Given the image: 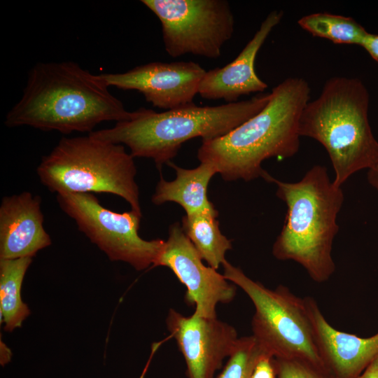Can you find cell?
<instances>
[{"label": "cell", "mask_w": 378, "mask_h": 378, "mask_svg": "<svg viewBox=\"0 0 378 378\" xmlns=\"http://www.w3.org/2000/svg\"><path fill=\"white\" fill-rule=\"evenodd\" d=\"M135 115L136 111H127L97 75L77 63L41 62L29 71L22 96L7 113L5 125L89 134L102 122Z\"/></svg>", "instance_id": "1"}, {"label": "cell", "mask_w": 378, "mask_h": 378, "mask_svg": "<svg viewBox=\"0 0 378 378\" xmlns=\"http://www.w3.org/2000/svg\"><path fill=\"white\" fill-rule=\"evenodd\" d=\"M309 94L306 80L286 78L272 89L269 102L258 113L223 136L202 141L198 160L214 165L225 181L261 177L263 161L298 153L300 118Z\"/></svg>", "instance_id": "2"}, {"label": "cell", "mask_w": 378, "mask_h": 378, "mask_svg": "<svg viewBox=\"0 0 378 378\" xmlns=\"http://www.w3.org/2000/svg\"><path fill=\"white\" fill-rule=\"evenodd\" d=\"M261 177L276 186V195L287 206L273 255L298 262L317 283L328 281L335 271L332 248L344 202L342 187L330 181L322 165L312 167L297 182L281 181L265 170Z\"/></svg>", "instance_id": "3"}, {"label": "cell", "mask_w": 378, "mask_h": 378, "mask_svg": "<svg viewBox=\"0 0 378 378\" xmlns=\"http://www.w3.org/2000/svg\"><path fill=\"white\" fill-rule=\"evenodd\" d=\"M270 98L268 93L215 106H197L193 103L161 113L140 108L134 118L88 134L126 145L134 158H150L160 171L186 141L197 137L206 141L228 134L261 111Z\"/></svg>", "instance_id": "4"}, {"label": "cell", "mask_w": 378, "mask_h": 378, "mask_svg": "<svg viewBox=\"0 0 378 378\" xmlns=\"http://www.w3.org/2000/svg\"><path fill=\"white\" fill-rule=\"evenodd\" d=\"M369 99L360 80L336 76L325 83L320 95L302 112L300 135L326 148L335 173L332 181L339 187L378 160V141L368 120Z\"/></svg>", "instance_id": "5"}, {"label": "cell", "mask_w": 378, "mask_h": 378, "mask_svg": "<svg viewBox=\"0 0 378 378\" xmlns=\"http://www.w3.org/2000/svg\"><path fill=\"white\" fill-rule=\"evenodd\" d=\"M36 174L50 192L110 193L142 214L134 158L122 144L90 134L63 137L42 158Z\"/></svg>", "instance_id": "6"}, {"label": "cell", "mask_w": 378, "mask_h": 378, "mask_svg": "<svg viewBox=\"0 0 378 378\" xmlns=\"http://www.w3.org/2000/svg\"><path fill=\"white\" fill-rule=\"evenodd\" d=\"M222 266L225 277L239 286L254 306L252 335L264 351L273 358L304 360L327 372L304 298L296 296L282 285L270 289L227 260Z\"/></svg>", "instance_id": "7"}, {"label": "cell", "mask_w": 378, "mask_h": 378, "mask_svg": "<svg viewBox=\"0 0 378 378\" xmlns=\"http://www.w3.org/2000/svg\"><path fill=\"white\" fill-rule=\"evenodd\" d=\"M60 209L111 261H122L141 271L154 265L165 241L145 240L139 234L142 214L131 209L117 213L103 206L91 192L56 195Z\"/></svg>", "instance_id": "8"}, {"label": "cell", "mask_w": 378, "mask_h": 378, "mask_svg": "<svg viewBox=\"0 0 378 378\" xmlns=\"http://www.w3.org/2000/svg\"><path fill=\"white\" fill-rule=\"evenodd\" d=\"M159 19L164 49L172 57L187 54L218 58L234 31L226 0H142Z\"/></svg>", "instance_id": "9"}, {"label": "cell", "mask_w": 378, "mask_h": 378, "mask_svg": "<svg viewBox=\"0 0 378 378\" xmlns=\"http://www.w3.org/2000/svg\"><path fill=\"white\" fill-rule=\"evenodd\" d=\"M169 268L186 287V300L195 305L193 315L217 318L219 303H229L236 295L237 286L216 270L206 267L178 222L169 228V237L153 267Z\"/></svg>", "instance_id": "10"}, {"label": "cell", "mask_w": 378, "mask_h": 378, "mask_svg": "<svg viewBox=\"0 0 378 378\" xmlns=\"http://www.w3.org/2000/svg\"><path fill=\"white\" fill-rule=\"evenodd\" d=\"M206 71L194 62H155L125 73L97 76L108 87L137 90L153 106L169 111L194 103Z\"/></svg>", "instance_id": "11"}, {"label": "cell", "mask_w": 378, "mask_h": 378, "mask_svg": "<svg viewBox=\"0 0 378 378\" xmlns=\"http://www.w3.org/2000/svg\"><path fill=\"white\" fill-rule=\"evenodd\" d=\"M166 326L184 357L188 378H215L239 338L232 326L217 318L185 316L174 309Z\"/></svg>", "instance_id": "12"}, {"label": "cell", "mask_w": 378, "mask_h": 378, "mask_svg": "<svg viewBox=\"0 0 378 378\" xmlns=\"http://www.w3.org/2000/svg\"><path fill=\"white\" fill-rule=\"evenodd\" d=\"M316 344L331 378H357L378 356V332L361 337L338 330L326 320L316 301L304 298Z\"/></svg>", "instance_id": "13"}, {"label": "cell", "mask_w": 378, "mask_h": 378, "mask_svg": "<svg viewBox=\"0 0 378 378\" xmlns=\"http://www.w3.org/2000/svg\"><path fill=\"white\" fill-rule=\"evenodd\" d=\"M283 15L282 10L271 11L232 62L223 67L206 71L200 81L198 94L206 99H223L232 103L241 96L265 91L267 85L256 74L255 61L261 46Z\"/></svg>", "instance_id": "14"}, {"label": "cell", "mask_w": 378, "mask_h": 378, "mask_svg": "<svg viewBox=\"0 0 378 378\" xmlns=\"http://www.w3.org/2000/svg\"><path fill=\"white\" fill-rule=\"evenodd\" d=\"M41 198L24 191L0 204V260L33 258L52 244L46 231Z\"/></svg>", "instance_id": "15"}, {"label": "cell", "mask_w": 378, "mask_h": 378, "mask_svg": "<svg viewBox=\"0 0 378 378\" xmlns=\"http://www.w3.org/2000/svg\"><path fill=\"white\" fill-rule=\"evenodd\" d=\"M167 164L175 170L176 178L169 181L160 176L151 198L154 204L173 202L179 204L187 215L202 213L218 214L207 196L209 183L218 173L214 165L200 162L194 169H184L172 161Z\"/></svg>", "instance_id": "16"}, {"label": "cell", "mask_w": 378, "mask_h": 378, "mask_svg": "<svg viewBox=\"0 0 378 378\" xmlns=\"http://www.w3.org/2000/svg\"><path fill=\"white\" fill-rule=\"evenodd\" d=\"M32 258L0 260V312L4 330L11 332L21 326L30 314L21 298V288Z\"/></svg>", "instance_id": "17"}, {"label": "cell", "mask_w": 378, "mask_h": 378, "mask_svg": "<svg viewBox=\"0 0 378 378\" xmlns=\"http://www.w3.org/2000/svg\"><path fill=\"white\" fill-rule=\"evenodd\" d=\"M218 214H186L182 218V229L196 248L201 258L209 267L218 270L226 260L227 251L232 248V241L222 234Z\"/></svg>", "instance_id": "18"}, {"label": "cell", "mask_w": 378, "mask_h": 378, "mask_svg": "<svg viewBox=\"0 0 378 378\" xmlns=\"http://www.w3.org/2000/svg\"><path fill=\"white\" fill-rule=\"evenodd\" d=\"M298 23L312 35L339 44L360 46L368 33L365 29L352 18L328 13L304 15Z\"/></svg>", "instance_id": "19"}, {"label": "cell", "mask_w": 378, "mask_h": 378, "mask_svg": "<svg viewBox=\"0 0 378 378\" xmlns=\"http://www.w3.org/2000/svg\"><path fill=\"white\" fill-rule=\"evenodd\" d=\"M265 355L268 354L253 335L239 337L222 372L216 378H251L258 360Z\"/></svg>", "instance_id": "20"}, {"label": "cell", "mask_w": 378, "mask_h": 378, "mask_svg": "<svg viewBox=\"0 0 378 378\" xmlns=\"http://www.w3.org/2000/svg\"><path fill=\"white\" fill-rule=\"evenodd\" d=\"M277 378H331L324 370L304 360L274 358Z\"/></svg>", "instance_id": "21"}, {"label": "cell", "mask_w": 378, "mask_h": 378, "mask_svg": "<svg viewBox=\"0 0 378 378\" xmlns=\"http://www.w3.org/2000/svg\"><path fill=\"white\" fill-rule=\"evenodd\" d=\"M275 375L274 358L265 355L258 360L251 378H275Z\"/></svg>", "instance_id": "22"}, {"label": "cell", "mask_w": 378, "mask_h": 378, "mask_svg": "<svg viewBox=\"0 0 378 378\" xmlns=\"http://www.w3.org/2000/svg\"><path fill=\"white\" fill-rule=\"evenodd\" d=\"M360 46L378 62V34L368 32Z\"/></svg>", "instance_id": "23"}, {"label": "cell", "mask_w": 378, "mask_h": 378, "mask_svg": "<svg viewBox=\"0 0 378 378\" xmlns=\"http://www.w3.org/2000/svg\"><path fill=\"white\" fill-rule=\"evenodd\" d=\"M357 378H378V356Z\"/></svg>", "instance_id": "24"}, {"label": "cell", "mask_w": 378, "mask_h": 378, "mask_svg": "<svg viewBox=\"0 0 378 378\" xmlns=\"http://www.w3.org/2000/svg\"><path fill=\"white\" fill-rule=\"evenodd\" d=\"M367 178L369 183L378 190V160L368 169Z\"/></svg>", "instance_id": "25"}]
</instances>
